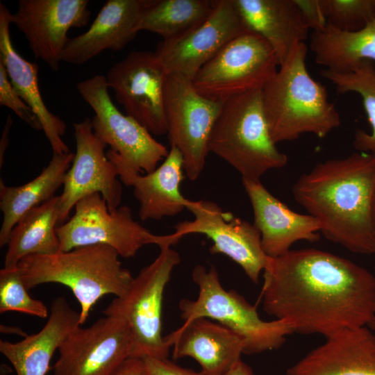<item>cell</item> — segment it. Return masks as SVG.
<instances>
[{"label":"cell","mask_w":375,"mask_h":375,"mask_svg":"<svg viewBox=\"0 0 375 375\" xmlns=\"http://www.w3.org/2000/svg\"><path fill=\"white\" fill-rule=\"evenodd\" d=\"M265 312L294 333L325 338L367 326L375 305V275L353 261L317 249L268 257L261 292Z\"/></svg>","instance_id":"obj_1"},{"label":"cell","mask_w":375,"mask_h":375,"mask_svg":"<svg viewBox=\"0 0 375 375\" xmlns=\"http://www.w3.org/2000/svg\"><path fill=\"white\" fill-rule=\"evenodd\" d=\"M292 194L319 221L327 240L353 253L375 255V156L353 153L319 162L299 176Z\"/></svg>","instance_id":"obj_2"},{"label":"cell","mask_w":375,"mask_h":375,"mask_svg":"<svg viewBox=\"0 0 375 375\" xmlns=\"http://www.w3.org/2000/svg\"><path fill=\"white\" fill-rule=\"evenodd\" d=\"M308 47L297 42L262 90L265 113L275 144L292 141L303 133L327 136L341 123L324 85L306 67Z\"/></svg>","instance_id":"obj_3"},{"label":"cell","mask_w":375,"mask_h":375,"mask_svg":"<svg viewBox=\"0 0 375 375\" xmlns=\"http://www.w3.org/2000/svg\"><path fill=\"white\" fill-rule=\"evenodd\" d=\"M119 253L110 246L93 244L52 254H35L23 258L17 268L28 290L44 283L69 288L78 302L79 324L87 321L90 311L103 297L122 296L133 277L122 267Z\"/></svg>","instance_id":"obj_4"},{"label":"cell","mask_w":375,"mask_h":375,"mask_svg":"<svg viewBox=\"0 0 375 375\" xmlns=\"http://www.w3.org/2000/svg\"><path fill=\"white\" fill-rule=\"evenodd\" d=\"M208 150L238 171L242 179L260 181L267 172L286 165L287 156L277 149L270 135L262 90L224 101Z\"/></svg>","instance_id":"obj_5"},{"label":"cell","mask_w":375,"mask_h":375,"mask_svg":"<svg viewBox=\"0 0 375 375\" xmlns=\"http://www.w3.org/2000/svg\"><path fill=\"white\" fill-rule=\"evenodd\" d=\"M192 276L199 294L194 300H181V317L184 322L206 317L226 326L244 340L247 355L278 349L287 336L294 333L285 320L261 319L255 306L235 290H226L214 267L208 269L197 265Z\"/></svg>","instance_id":"obj_6"},{"label":"cell","mask_w":375,"mask_h":375,"mask_svg":"<svg viewBox=\"0 0 375 375\" xmlns=\"http://www.w3.org/2000/svg\"><path fill=\"white\" fill-rule=\"evenodd\" d=\"M181 257L170 245L160 247L156 259L133 277L128 290L102 311L125 321L130 328V358H167L170 347L162 335L164 292Z\"/></svg>","instance_id":"obj_7"},{"label":"cell","mask_w":375,"mask_h":375,"mask_svg":"<svg viewBox=\"0 0 375 375\" xmlns=\"http://www.w3.org/2000/svg\"><path fill=\"white\" fill-rule=\"evenodd\" d=\"M76 88L94 112L91 119L94 133L110 147L106 156L116 166L118 174L149 173L167 157L169 151L162 144L115 106L106 76L96 74L78 82Z\"/></svg>","instance_id":"obj_8"},{"label":"cell","mask_w":375,"mask_h":375,"mask_svg":"<svg viewBox=\"0 0 375 375\" xmlns=\"http://www.w3.org/2000/svg\"><path fill=\"white\" fill-rule=\"evenodd\" d=\"M72 217L57 226L60 251L93 244H106L123 258L134 257L145 245H174L181 238L174 233L158 235L135 221L131 208L122 206L110 211L106 200L94 193L78 201Z\"/></svg>","instance_id":"obj_9"},{"label":"cell","mask_w":375,"mask_h":375,"mask_svg":"<svg viewBox=\"0 0 375 375\" xmlns=\"http://www.w3.org/2000/svg\"><path fill=\"white\" fill-rule=\"evenodd\" d=\"M278 68L271 45L247 31L228 42L197 73L192 82L205 97L217 101L262 90Z\"/></svg>","instance_id":"obj_10"},{"label":"cell","mask_w":375,"mask_h":375,"mask_svg":"<svg viewBox=\"0 0 375 375\" xmlns=\"http://www.w3.org/2000/svg\"><path fill=\"white\" fill-rule=\"evenodd\" d=\"M223 103L201 94L185 77L176 74L167 77L164 94L167 134L171 147L180 151L184 172L191 181L197 180L204 169L210 135Z\"/></svg>","instance_id":"obj_11"},{"label":"cell","mask_w":375,"mask_h":375,"mask_svg":"<svg viewBox=\"0 0 375 375\" xmlns=\"http://www.w3.org/2000/svg\"><path fill=\"white\" fill-rule=\"evenodd\" d=\"M167 76L155 52L136 51L114 64L106 78L126 115L152 135H162L167 133L164 94Z\"/></svg>","instance_id":"obj_12"},{"label":"cell","mask_w":375,"mask_h":375,"mask_svg":"<svg viewBox=\"0 0 375 375\" xmlns=\"http://www.w3.org/2000/svg\"><path fill=\"white\" fill-rule=\"evenodd\" d=\"M187 209L194 215V219L178 223L174 233L181 239L189 234L206 235L212 242L209 249L211 253L228 256L242 267L253 283H258L268 256L256 226L224 212L210 201L190 200Z\"/></svg>","instance_id":"obj_13"},{"label":"cell","mask_w":375,"mask_h":375,"mask_svg":"<svg viewBox=\"0 0 375 375\" xmlns=\"http://www.w3.org/2000/svg\"><path fill=\"white\" fill-rule=\"evenodd\" d=\"M131 349L127 323L105 315L71 333L58 349L53 375H114L130 358Z\"/></svg>","instance_id":"obj_14"},{"label":"cell","mask_w":375,"mask_h":375,"mask_svg":"<svg viewBox=\"0 0 375 375\" xmlns=\"http://www.w3.org/2000/svg\"><path fill=\"white\" fill-rule=\"evenodd\" d=\"M247 31L234 0H216L203 22L174 39L162 40L154 52L168 74L192 81L228 42Z\"/></svg>","instance_id":"obj_15"},{"label":"cell","mask_w":375,"mask_h":375,"mask_svg":"<svg viewBox=\"0 0 375 375\" xmlns=\"http://www.w3.org/2000/svg\"><path fill=\"white\" fill-rule=\"evenodd\" d=\"M76 152L59 195L60 220L63 222L76 203L86 196L99 193L110 211L119 207L122 188L115 164L105 153L107 145L94 133L89 117L74 124Z\"/></svg>","instance_id":"obj_16"},{"label":"cell","mask_w":375,"mask_h":375,"mask_svg":"<svg viewBox=\"0 0 375 375\" xmlns=\"http://www.w3.org/2000/svg\"><path fill=\"white\" fill-rule=\"evenodd\" d=\"M88 0H19L11 24L26 39L33 56L58 71L71 28L86 26Z\"/></svg>","instance_id":"obj_17"},{"label":"cell","mask_w":375,"mask_h":375,"mask_svg":"<svg viewBox=\"0 0 375 375\" xmlns=\"http://www.w3.org/2000/svg\"><path fill=\"white\" fill-rule=\"evenodd\" d=\"M242 184L252 206L253 224L260 233L262 247L268 257L286 253L297 241L319 239L320 223L313 216L290 209L260 181L242 179Z\"/></svg>","instance_id":"obj_18"},{"label":"cell","mask_w":375,"mask_h":375,"mask_svg":"<svg viewBox=\"0 0 375 375\" xmlns=\"http://www.w3.org/2000/svg\"><path fill=\"white\" fill-rule=\"evenodd\" d=\"M165 339L173 349V359H194L201 375H224L241 360L245 348L240 335L206 317L184 322Z\"/></svg>","instance_id":"obj_19"},{"label":"cell","mask_w":375,"mask_h":375,"mask_svg":"<svg viewBox=\"0 0 375 375\" xmlns=\"http://www.w3.org/2000/svg\"><path fill=\"white\" fill-rule=\"evenodd\" d=\"M150 0H108L89 28L69 38L61 60L83 65L106 50L119 51L139 32L142 14Z\"/></svg>","instance_id":"obj_20"},{"label":"cell","mask_w":375,"mask_h":375,"mask_svg":"<svg viewBox=\"0 0 375 375\" xmlns=\"http://www.w3.org/2000/svg\"><path fill=\"white\" fill-rule=\"evenodd\" d=\"M287 375H375V335L368 326L335 333L290 367Z\"/></svg>","instance_id":"obj_21"},{"label":"cell","mask_w":375,"mask_h":375,"mask_svg":"<svg viewBox=\"0 0 375 375\" xmlns=\"http://www.w3.org/2000/svg\"><path fill=\"white\" fill-rule=\"evenodd\" d=\"M80 314L65 297L54 299L48 320L36 333L17 342L0 340V352L13 366L17 375H46L51 358L79 324Z\"/></svg>","instance_id":"obj_22"},{"label":"cell","mask_w":375,"mask_h":375,"mask_svg":"<svg viewBox=\"0 0 375 375\" xmlns=\"http://www.w3.org/2000/svg\"><path fill=\"white\" fill-rule=\"evenodd\" d=\"M12 13L0 3V61L3 64L14 89L39 119L42 131L53 153H69L62 139L66 131L65 122L46 106L38 85V65L24 59L15 50L10 34Z\"/></svg>","instance_id":"obj_23"},{"label":"cell","mask_w":375,"mask_h":375,"mask_svg":"<svg viewBox=\"0 0 375 375\" xmlns=\"http://www.w3.org/2000/svg\"><path fill=\"white\" fill-rule=\"evenodd\" d=\"M183 159L180 151L171 147L162 164L146 174L123 172L118 174L127 186L133 188L138 201L139 217L142 221L161 220L181 212L190 201L183 196Z\"/></svg>","instance_id":"obj_24"},{"label":"cell","mask_w":375,"mask_h":375,"mask_svg":"<svg viewBox=\"0 0 375 375\" xmlns=\"http://www.w3.org/2000/svg\"><path fill=\"white\" fill-rule=\"evenodd\" d=\"M249 31L273 48L278 66L297 42H304L309 29L294 0H234Z\"/></svg>","instance_id":"obj_25"},{"label":"cell","mask_w":375,"mask_h":375,"mask_svg":"<svg viewBox=\"0 0 375 375\" xmlns=\"http://www.w3.org/2000/svg\"><path fill=\"white\" fill-rule=\"evenodd\" d=\"M74 153H53L48 165L29 182L19 186H7L0 181V209L3 220L0 230V247L7 245L12 228L31 210L48 201L63 185Z\"/></svg>","instance_id":"obj_26"},{"label":"cell","mask_w":375,"mask_h":375,"mask_svg":"<svg viewBox=\"0 0 375 375\" xmlns=\"http://www.w3.org/2000/svg\"><path fill=\"white\" fill-rule=\"evenodd\" d=\"M310 48L318 65L336 73L349 72L363 61L375 63V17L354 31L327 24L322 31L312 32Z\"/></svg>","instance_id":"obj_27"},{"label":"cell","mask_w":375,"mask_h":375,"mask_svg":"<svg viewBox=\"0 0 375 375\" xmlns=\"http://www.w3.org/2000/svg\"><path fill=\"white\" fill-rule=\"evenodd\" d=\"M60 196L26 212L12 228L4 258V267H17L25 257L60 251L56 225L60 220Z\"/></svg>","instance_id":"obj_28"},{"label":"cell","mask_w":375,"mask_h":375,"mask_svg":"<svg viewBox=\"0 0 375 375\" xmlns=\"http://www.w3.org/2000/svg\"><path fill=\"white\" fill-rule=\"evenodd\" d=\"M216 0H150L138 30L156 33L162 40L174 39L203 22Z\"/></svg>","instance_id":"obj_29"},{"label":"cell","mask_w":375,"mask_h":375,"mask_svg":"<svg viewBox=\"0 0 375 375\" xmlns=\"http://www.w3.org/2000/svg\"><path fill=\"white\" fill-rule=\"evenodd\" d=\"M321 74L336 88L338 93L355 92L362 99L371 130H358L353 146L359 152L375 156V66L371 61H363L354 69L346 73H336L327 69Z\"/></svg>","instance_id":"obj_30"},{"label":"cell","mask_w":375,"mask_h":375,"mask_svg":"<svg viewBox=\"0 0 375 375\" xmlns=\"http://www.w3.org/2000/svg\"><path fill=\"white\" fill-rule=\"evenodd\" d=\"M10 311L40 318H47L49 315L45 304L28 294L17 267H3L0 270V313Z\"/></svg>","instance_id":"obj_31"},{"label":"cell","mask_w":375,"mask_h":375,"mask_svg":"<svg viewBox=\"0 0 375 375\" xmlns=\"http://www.w3.org/2000/svg\"><path fill=\"white\" fill-rule=\"evenodd\" d=\"M327 24L335 28L354 31L375 17V0H320Z\"/></svg>","instance_id":"obj_32"},{"label":"cell","mask_w":375,"mask_h":375,"mask_svg":"<svg viewBox=\"0 0 375 375\" xmlns=\"http://www.w3.org/2000/svg\"><path fill=\"white\" fill-rule=\"evenodd\" d=\"M0 105L11 109L22 120L36 131L42 126L32 109L14 89L3 64L0 61Z\"/></svg>","instance_id":"obj_33"},{"label":"cell","mask_w":375,"mask_h":375,"mask_svg":"<svg viewBox=\"0 0 375 375\" xmlns=\"http://www.w3.org/2000/svg\"><path fill=\"white\" fill-rule=\"evenodd\" d=\"M308 29L320 31L325 28L327 20L322 8L320 0H294Z\"/></svg>","instance_id":"obj_34"},{"label":"cell","mask_w":375,"mask_h":375,"mask_svg":"<svg viewBox=\"0 0 375 375\" xmlns=\"http://www.w3.org/2000/svg\"><path fill=\"white\" fill-rule=\"evenodd\" d=\"M148 375H199V372L183 368L167 358H145Z\"/></svg>","instance_id":"obj_35"},{"label":"cell","mask_w":375,"mask_h":375,"mask_svg":"<svg viewBox=\"0 0 375 375\" xmlns=\"http://www.w3.org/2000/svg\"><path fill=\"white\" fill-rule=\"evenodd\" d=\"M114 375H148L145 362L142 358H129Z\"/></svg>","instance_id":"obj_36"},{"label":"cell","mask_w":375,"mask_h":375,"mask_svg":"<svg viewBox=\"0 0 375 375\" xmlns=\"http://www.w3.org/2000/svg\"><path fill=\"white\" fill-rule=\"evenodd\" d=\"M12 124V119L10 115H8L6 122L2 132L0 141V167L3 164L4 155L9 143V133Z\"/></svg>","instance_id":"obj_37"},{"label":"cell","mask_w":375,"mask_h":375,"mask_svg":"<svg viewBox=\"0 0 375 375\" xmlns=\"http://www.w3.org/2000/svg\"><path fill=\"white\" fill-rule=\"evenodd\" d=\"M199 375H201L199 372ZM224 375H255L251 368L242 360H239L228 372Z\"/></svg>","instance_id":"obj_38"},{"label":"cell","mask_w":375,"mask_h":375,"mask_svg":"<svg viewBox=\"0 0 375 375\" xmlns=\"http://www.w3.org/2000/svg\"><path fill=\"white\" fill-rule=\"evenodd\" d=\"M374 271H375V261H374ZM375 275V274H374ZM367 326L372 331H375V305L372 313V316L370 322H369Z\"/></svg>","instance_id":"obj_39"},{"label":"cell","mask_w":375,"mask_h":375,"mask_svg":"<svg viewBox=\"0 0 375 375\" xmlns=\"http://www.w3.org/2000/svg\"><path fill=\"white\" fill-rule=\"evenodd\" d=\"M373 219H374V224L375 227V197H374V204H373Z\"/></svg>","instance_id":"obj_40"}]
</instances>
